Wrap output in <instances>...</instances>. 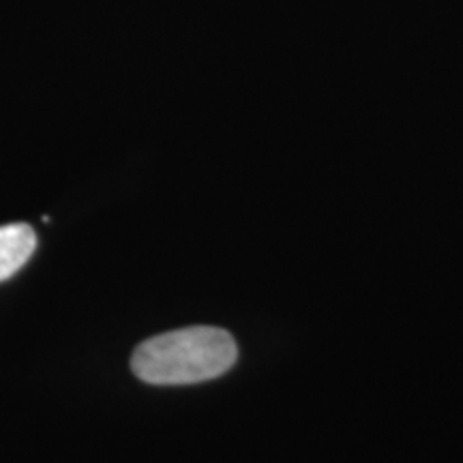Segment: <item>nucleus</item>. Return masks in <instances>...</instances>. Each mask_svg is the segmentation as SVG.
<instances>
[{"label":"nucleus","instance_id":"2","mask_svg":"<svg viewBox=\"0 0 463 463\" xmlns=\"http://www.w3.org/2000/svg\"><path fill=\"white\" fill-rule=\"evenodd\" d=\"M37 234L26 223L0 225V281H7L33 258Z\"/></svg>","mask_w":463,"mask_h":463},{"label":"nucleus","instance_id":"1","mask_svg":"<svg viewBox=\"0 0 463 463\" xmlns=\"http://www.w3.org/2000/svg\"><path fill=\"white\" fill-rule=\"evenodd\" d=\"M239 356L234 337L217 326H189L144 341L131 369L146 384L183 386L219 378Z\"/></svg>","mask_w":463,"mask_h":463}]
</instances>
